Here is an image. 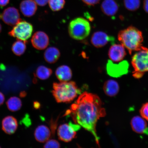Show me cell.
<instances>
[{
    "label": "cell",
    "instance_id": "obj_1",
    "mask_svg": "<svg viewBox=\"0 0 148 148\" xmlns=\"http://www.w3.org/2000/svg\"><path fill=\"white\" fill-rule=\"evenodd\" d=\"M106 115V111L99 97L95 94L85 92L66 110L64 116H71L75 123L91 133L99 147V138L97 136L96 126L100 118Z\"/></svg>",
    "mask_w": 148,
    "mask_h": 148
},
{
    "label": "cell",
    "instance_id": "obj_2",
    "mask_svg": "<svg viewBox=\"0 0 148 148\" xmlns=\"http://www.w3.org/2000/svg\"><path fill=\"white\" fill-rule=\"evenodd\" d=\"M118 38L130 55L133 52L140 50L143 46V37L142 32L132 26L120 31Z\"/></svg>",
    "mask_w": 148,
    "mask_h": 148
},
{
    "label": "cell",
    "instance_id": "obj_3",
    "mask_svg": "<svg viewBox=\"0 0 148 148\" xmlns=\"http://www.w3.org/2000/svg\"><path fill=\"white\" fill-rule=\"evenodd\" d=\"M52 93L57 102L69 103L81 93V90L74 81L55 82Z\"/></svg>",
    "mask_w": 148,
    "mask_h": 148
},
{
    "label": "cell",
    "instance_id": "obj_4",
    "mask_svg": "<svg viewBox=\"0 0 148 148\" xmlns=\"http://www.w3.org/2000/svg\"><path fill=\"white\" fill-rule=\"evenodd\" d=\"M91 26L88 20L82 17L74 18L68 26V32L72 38L76 40H82L89 35Z\"/></svg>",
    "mask_w": 148,
    "mask_h": 148
},
{
    "label": "cell",
    "instance_id": "obj_5",
    "mask_svg": "<svg viewBox=\"0 0 148 148\" xmlns=\"http://www.w3.org/2000/svg\"><path fill=\"white\" fill-rule=\"evenodd\" d=\"M131 64L134 70L132 75L135 78L139 79L148 72V49L143 46L141 49L133 56Z\"/></svg>",
    "mask_w": 148,
    "mask_h": 148
},
{
    "label": "cell",
    "instance_id": "obj_6",
    "mask_svg": "<svg viewBox=\"0 0 148 148\" xmlns=\"http://www.w3.org/2000/svg\"><path fill=\"white\" fill-rule=\"evenodd\" d=\"M33 31V25L25 20H21L8 32L11 36L27 42Z\"/></svg>",
    "mask_w": 148,
    "mask_h": 148
},
{
    "label": "cell",
    "instance_id": "obj_7",
    "mask_svg": "<svg viewBox=\"0 0 148 148\" xmlns=\"http://www.w3.org/2000/svg\"><path fill=\"white\" fill-rule=\"evenodd\" d=\"M78 124L70 121L68 123L60 125L57 130V135L60 140L65 142H69L75 138L77 131L80 128Z\"/></svg>",
    "mask_w": 148,
    "mask_h": 148
},
{
    "label": "cell",
    "instance_id": "obj_8",
    "mask_svg": "<svg viewBox=\"0 0 148 148\" xmlns=\"http://www.w3.org/2000/svg\"><path fill=\"white\" fill-rule=\"evenodd\" d=\"M129 65L127 61H123L118 64H114L110 60L107 62L106 69L110 76L118 78L128 73Z\"/></svg>",
    "mask_w": 148,
    "mask_h": 148
},
{
    "label": "cell",
    "instance_id": "obj_9",
    "mask_svg": "<svg viewBox=\"0 0 148 148\" xmlns=\"http://www.w3.org/2000/svg\"><path fill=\"white\" fill-rule=\"evenodd\" d=\"M0 19L6 25L13 26L21 20L18 9L14 7H9L0 14Z\"/></svg>",
    "mask_w": 148,
    "mask_h": 148
},
{
    "label": "cell",
    "instance_id": "obj_10",
    "mask_svg": "<svg viewBox=\"0 0 148 148\" xmlns=\"http://www.w3.org/2000/svg\"><path fill=\"white\" fill-rule=\"evenodd\" d=\"M113 37L109 36L103 31H97L92 34L91 40L92 45L97 48H100L106 45L109 42H114Z\"/></svg>",
    "mask_w": 148,
    "mask_h": 148
},
{
    "label": "cell",
    "instance_id": "obj_11",
    "mask_svg": "<svg viewBox=\"0 0 148 148\" xmlns=\"http://www.w3.org/2000/svg\"><path fill=\"white\" fill-rule=\"evenodd\" d=\"M31 42L35 49L42 50L46 49L49 46V39L47 34L45 32L38 31L33 35Z\"/></svg>",
    "mask_w": 148,
    "mask_h": 148
},
{
    "label": "cell",
    "instance_id": "obj_12",
    "mask_svg": "<svg viewBox=\"0 0 148 148\" xmlns=\"http://www.w3.org/2000/svg\"><path fill=\"white\" fill-rule=\"evenodd\" d=\"M125 48L121 44H112L110 46L108 53L110 60L115 62L123 60L126 55Z\"/></svg>",
    "mask_w": 148,
    "mask_h": 148
},
{
    "label": "cell",
    "instance_id": "obj_13",
    "mask_svg": "<svg viewBox=\"0 0 148 148\" xmlns=\"http://www.w3.org/2000/svg\"><path fill=\"white\" fill-rule=\"evenodd\" d=\"M131 125L133 130L138 134L148 135V127L147 122L140 116H136L131 120Z\"/></svg>",
    "mask_w": 148,
    "mask_h": 148
},
{
    "label": "cell",
    "instance_id": "obj_14",
    "mask_svg": "<svg viewBox=\"0 0 148 148\" xmlns=\"http://www.w3.org/2000/svg\"><path fill=\"white\" fill-rule=\"evenodd\" d=\"M2 129L5 134L9 135L14 134L18 127L17 120L13 116H5L2 121Z\"/></svg>",
    "mask_w": 148,
    "mask_h": 148
},
{
    "label": "cell",
    "instance_id": "obj_15",
    "mask_svg": "<svg viewBox=\"0 0 148 148\" xmlns=\"http://www.w3.org/2000/svg\"><path fill=\"white\" fill-rule=\"evenodd\" d=\"M20 8L24 16L30 17L36 13L38 7L34 0H24L20 3Z\"/></svg>",
    "mask_w": 148,
    "mask_h": 148
},
{
    "label": "cell",
    "instance_id": "obj_16",
    "mask_svg": "<svg viewBox=\"0 0 148 148\" xmlns=\"http://www.w3.org/2000/svg\"><path fill=\"white\" fill-rule=\"evenodd\" d=\"M50 130L46 125L38 126L35 130L34 136L37 141L40 143H45L49 140L51 137Z\"/></svg>",
    "mask_w": 148,
    "mask_h": 148
},
{
    "label": "cell",
    "instance_id": "obj_17",
    "mask_svg": "<svg viewBox=\"0 0 148 148\" xmlns=\"http://www.w3.org/2000/svg\"><path fill=\"white\" fill-rule=\"evenodd\" d=\"M101 9L103 14L112 16L117 13L119 6L114 0H104L102 3Z\"/></svg>",
    "mask_w": 148,
    "mask_h": 148
},
{
    "label": "cell",
    "instance_id": "obj_18",
    "mask_svg": "<svg viewBox=\"0 0 148 148\" xmlns=\"http://www.w3.org/2000/svg\"><path fill=\"white\" fill-rule=\"evenodd\" d=\"M55 75L60 82H67L72 78L73 73L69 66L63 65L57 68Z\"/></svg>",
    "mask_w": 148,
    "mask_h": 148
},
{
    "label": "cell",
    "instance_id": "obj_19",
    "mask_svg": "<svg viewBox=\"0 0 148 148\" xmlns=\"http://www.w3.org/2000/svg\"><path fill=\"white\" fill-rule=\"evenodd\" d=\"M44 58L49 64L55 63L60 59V52L58 49L54 47H49L44 53Z\"/></svg>",
    "mask_w": 148,
    "mask_h": 148
},
{
    "label": "cell",
    "instance_id": "obj_20",
    "mask_svg": "<svg viewBox=\"0 0 148 148\" xmlns=\"http://www.w3.org/2000/svg\"><path fill=\"white\" fill-rule=\"evenodd\" d=\"M103 90L107 95L110 97H114L119 92V84L113 79H109L105 82L103 86Z\"/></svg>",
    "mask_w": 148,
    "mask_h": 148
},
{
    "label": "cell",
    "instance_id": "obj_21",
    "mask_svg": "<svg viewBox=\"0 0 148 148\" xmlns=\"http://www.w3.org/2000/svg\"><path fill=\"white\" fill-rule=\"evenodd\" d=\"M27 42L19 40L14 42L12 47V50L13 53L18 56L23 55L26 50Z\"/></svg>",
    "mask_w": 148,
    "mask_h": 148
},
{
    "label": "cell",
    "instance_id": "obj_22",
    "mask_svg": "<svg viewBox=\"0 0 148 148\" xmlns=\"http://www.w3.org/2000/svg\"><path fill=\"white\" fill-rule=\"evenodd\" d=\"M52 73L53 71L51 68L42 65L38 66L37 68L35 76L39 79L45 80L49 78Z\"/></svg>",
    "mask_w": 148,
    "mask_h": 148
},
{
    "label": "cell",
    "instance_id": "obj_23",
    "mask_svg": "<svg viewBox=\"0 0 148 148\" xmlns=\"http://www.w3.org/2000/svg\"><path fill=\"white\" fill-rule=\"evenodd\" d=\"M6 103L8 110L12 112H15L19 110L22 106L21 100L16 97L9 98Z\"/></svg>",
    "mask_w": 148,
    "mask_h": 148
},
{
    "label": "cell",
    "instance_id": "obj_24",
    "mask_svg": "<svg viewBox=\"0 0 148 148\" xmlns=\"http://www.w3.org/2000/svg\"><path fill=\"white\" fill-rule=\"evenodd\" d=\"M125 8L129 11L134 12L139 8L140 0H124Z\"/></svg>",
    "mask_w": 148,
    "mask_h": 148
},
{
    "label": "cell",
    "instance_id": "obj_25",
    "mask_svg": "<svg viewBox=\"0 0 148 148\" xmlns=\"http://www.w3.org/2000/svg\"><path fill=\"white\" fill-rule=\"evenodd\" d=\"M50 8L53 12H58L64 8L65 1V0H49Z\"/></svg>",
    "mask_w": 148,
    "mask_h": 148
},
{
    "label": "cell",
    "instance_id": "obj_26",
    "mask_svg": "<svg viewBox=\"0 0 148 148\" xmlns=\"http://www.w3.org/2000/svg\"><path fill=\"white\" fill-rule=\"evenodd\" d=\"M60 145L59 142L55 140H48L44 146L45 148H59Z\"/></svg>",
    "mask_w": 148,
    "mask_h": 148
},
{
    "label": "cell",
    "instance_id": "obj_27",
    "mask_svg": "<svg viewBox=\"0 0 148 148\" xmlns=\"http://www.w3.org/2000/svg\"><path fill=\"white\" fill-rule=\"evenodd\" d=\"M140 112L142 117L148 121V102L142 105L140 109Z\"/></svg>",
    "mask_w": 148,
    "mask_h": 148
},
{
    "label": "cell",
    "instance_id": "obj_28",
    "mask_svg": "<svg viewBox=\"0 0 148 148\" xmlns=\"http://www.w3.org/2000/svg\"><path fill=\"white\" fill-rule=\"evenodd\" d=\"M85 4L89 6H94L99 3L100 0H82Z\"/></svg>",
    "mask_w": 148,
    "mask_h": 148
},
{
    "label": "cell",
    "instance_id": "obj_29",
    "mask_svg": "<svg viewBox=\"0 0 148 148\" xmlns=\"http://www.w3.org/2000/svg\"><path fill=\"white\" fill-rule=\"evenodd\" d=\"M37 5L40 6H44L47 5L49 0H34Z\"/></svg>",
    "mask_w": 148,
    "mask_h": 148
},
{
    "label": "cell",
    "instance_id": "obj_30",
    "mask_svg": "<svg viewBox=\"0 0 148 148\" xmlns=\"http://www.w3.org/2000/svg\"><path fill=\"white\" fill-rule=\"evenodd\" d=\"M10 0H0V7H5L8 5Z\"/></svg>",
    "mask_w": 148,
    "mask_h": 148
},
{
    "label": "cell",
    "instance_id": "obj_31",
    "mask_svg": "<svg viewBox=\"0 0 148 148\" xmlns=\"http://www.w3.org/2000/svg\"><path fill=\"white\" fill-rule=\"evenodd\" d=\"M143 8L145 12L148 14V0H144Z\"/></svg>",
    "mask_w": 148,
    "mask_h": 148
},
{
    "label": "cell",
    "instance_id": "obj_32",
    "mask_svg": "<svg viewBox=\"0 0 148 148\" xmlns=\"http://www.w3.org/2000/svg\"><path fill=\"white\" fill-rule=\"evenodd\" d=\"M5 101V96L3 94L0 92V106L2 105L4 103Z\"/></svg>",
    "mask_w": 148,
    "mask_h": 148
},
{
    "label": "cell",
    "instance_id": "obj_33",
    "mask_svg": "<svg viewBox=\"0 0 148 148\" xmlns=\"http://www.w3.org/2000/svg\"><path fill=\"white\" fill-rule=\"evenodd\" d=\"M40 104L37 101H35L33 103V107L35 109H38L40 107Z\"/></svg>",
    "mask_w": 148,
    "mask_h": 148
},
{
    "label": "cell",
    "instance_id": "obj_34",
    "mask_svg": "<svg viewBox=\"0 0 148 148\" xmlns=\"http://www.w3.org/2000/svg\"><path fill=\"white\" fill-rule=\"evenodd\" d=\"M27 93L25 91H22L20 92L19 95L20 97H25L26 96Z\"/></svg>",
    "mask_w": 148,
    "mask_h": 148
},
{
    "label": "cell",
    "instance_id": "obj_35",
    "mask_svg": "<svg viewBox=\"0 0 148 148\" xmlns=\"http://www.w3.org/2000/svg\"><path fill=\"white\" fill-rule=\"evenodd\" d=\"M2 31V26L1 24L0 23V33H1Z\"/></svg>",
    "mask_w": 148,
    "mask_h": 148
},
{
    "label": "cell",
    "instance_id": "obj_36",
    "mask_svg": "<svg viewBox=\"0 0 148 148\" xmlns=\"http://www.w3.org/2000/svg\"><path fill=\"white\" fill-rule=\"evenodd\" d=\"M0 148H1V147H0Z\"/></svg>",
    "mask_w": 148,
    "mask_h": 148
}]
</instances>
